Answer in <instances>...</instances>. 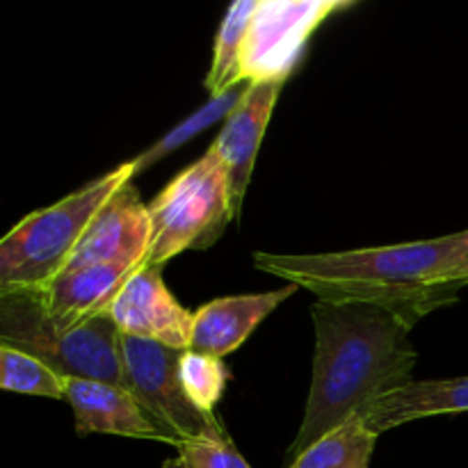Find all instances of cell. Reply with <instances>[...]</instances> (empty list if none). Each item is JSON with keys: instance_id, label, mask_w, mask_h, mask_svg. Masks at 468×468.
Instances as JSON below:
<instances>
[{"instance_id": "cell-22", "label": "cell", "mask_w": 468, "mask_h": 468, "mask_svg": "<svg viewBox=\"0 0 468 468\" xmlns=\"http://www.w3.org/2000/svg\"><path fill=\"white\" fill-rule=\"evenodd\" d=\"M466 240H468V231H466Z\"/></svg>"}, {"instance_id": "cell-15", "label": "cell", "mask_w": 468, "mask_h": 468, "mask_svg": "<svg viewBox=\"0 0 468 468\" xmlns=\"http://www.w3.org/2000/svg\"><path fill=\"white\" fill-rule=\"evenodd\" d=\"M378 437L359 414H352L300 452L288 468H368Z\"/></svg>"}, {"instance_id": "cell-14", "label": "cell", "mask_w": 468, "mask_h": 468, "mask_svg": "<svg viewBox=\"0 0 468 468\" xmlns=\"http://www.w3.org/2000/svg\"><path fill=\"white\" fill-rule=\"evenodd\" d=\"M462 411H468V378L410 382L361 410L359 416L375 434H384L411 420Z\"/></svg>"}, {"instance_id": "cell-4", "label": "cell", "mask_w": 468, "mask_h": 468, "mask_svg": "<svg viewBox=\"0 0 468 468\" xmlns=\"http://www.w3.org/2000/svg\"><path fill=\"white\" fill-rule=\"evenodd\" d=\"M0 346L30 352L64 379H99L126 387L122 332L110 314L73 329L50 320L37 291L0 295Z\"/></svg>"}, {"instance_id": "cell-5", "label": "cell", "mask_w": 468, "mask_h": 468, "mask_svg": "<svg viewBox=\"0 0 468 468\" xmlns=\"http://www.w3.org/2000/svg\"><path fill=\"white\" fill-rule=\"evenodd\" d=\"M151 247L146 263L165 265L190 250H208L236 218L227 165L210 146L183 169L149 206Z\"/></svg>"}, {"instance_id": "cell-10", "label": "cell", "mask_w": 468, "mask_h": 468, "mask_svg": "<svg viewBox=\"0 0 468 468\" xmlns=\"http://www.w3.org/2000/svg\"><path fill=\"white\" fill-rule=\"evenodd\" d=\"M283 85L286 80L250 82V90L245 91L238 108L224 119V128L219 131L218 140L210 144L227 165L233 208L238 215H240L242 199L250 187L261 142L268 131L270 117H272Z\"/></svg>"}, {"instance_id": "cell-3", "label": "cell", "mask_w": 468, "mask_h": 468, "mask_svg": "<svg viewBox=\"0 0 468 468\" xmlns=\"http://www.w3.org/2000/svg\"><path fill=\"white\" fill-rule=\"evenodd\" d=\"M133 176V163H122L58 204L21 219L0 240V295L37 291L58 277L96 213Z\"/></svg>"}, {"instance_id": "cell-7", "label": "cell", "mask_w": 468, "mask_h": 468, "mask_svg": "<svg viewBox=\"0 0 468 468\" xmlns=\"http://www.w3.org/2000/svg\"><path fill=\"white\" fill-rule=\"evenodd\" d=\"M332 12L327 0H261L238 62L240 80H288L311 35Z\"/></svg>"}, {"instance_id": "cell-11", "label": "cell", "mask_w": 468, "mask_h": 468, "mask_svg": "<svg viewBox=\"0 0 468 468\" xmlns=\"http://www.w3.org/2000/svg\"><path fill=\"white\" fill-rule=\"evenodd\" d=\"M67 402L73 410L78 437L114 434L167 443L163 430L149 419L144 407L126 387L71 378L67 379Z\"/></svg>"}, {"instance_id": "cell-13", "label": "cell", "mask_w": 468, "mask_h": 468, "mask_svg": "<svg viewBox=\"0 0 468 468\" xmlns=\"http://www.w3.org/2000/svg\"><path fill=\"white\" fill-rule=\"evenodd\" d=\"M297 291L300 286L288 283L279 291L219 297V300L208 302L195 314L190 350L224 359L236 352L254 334V329Z\"/></svg>"}, {"instance_id": "cell-17", "label": "cell", "mask_w": 468, "mask_h": 468, "mask_svg": "<svg viewBox=\"0 0 468 468\" xmlns=\"http://www.w3.org/2000/svg\"><path fill=\"white\" fill-rule=\"evenodd\" d=\"M259 3L261 0H233L229 7L222 26H219L213 62H210V71L206 76V90L210 91V96L222 94L229 87L242 82L238 76V62H240L242 46H245L251 16H254Z\"/></svg>"}, {"instance_id": "cell-12", "label": "cell", "mask_w": 468, "mask_h": 468, "mask_svg": "<svg viewBox=\"0 0 468 468\" xmlns=\"http://www.w3.org/2000/svg\"><path fill=\"white\" fill-rule=\"evenodd\" d=\"M140 268L101 263L67 270L46 286L37 288V295L58 327L73 329L87 320L110 314V306Z\"/></svg>"}, {"instance_id": "cell-20", "label": "cell", "mask_w": 468, "mask_h": 468, "mask_svg": "<svg viewBox=\"0 0 468 468\" xmlns=\"http://www.w3.org/2000/svg\"><path fill=\"white\" fill-rule=\"evenodd\" d=\"M163 468H251L238 452L231 439H195L178 446V455Z\"/></svg>"}, {"instance_id": "cell-21", "label": "cell", "mask_w": 468, "mask_h": 468, "mask_svg": "<svg viewBox=\"0 0 468 468\" xmlns=\"http://www.w3.org/2000/svg\"><path fill=\"white\" fill-rule=\"evenodd\" d=\"M329 5H332L334 9H341V7H347V5H352L355 0H327Z\"/></svg>"}, {"instance_id": "cell-8", "label": "cell", "mask_w": 468, "mask_h": 468, "mask_svg": "<svg viewBox=\"0 0 468 468\" xmlns=\"http://www.w3.org/2000/svg\"><path fill=\"white\" fill-rule=\"evenodd\" d=\"M149 206L142 204L140 195L131 181L119 187L110 197L108 204L96 213L62 272L101 263L140 268L149 259Z\"/></svg>"}, {"instance_id": "cell-16", "label": "cell", "mask_w": 468, "mask_h": 468, "mask_svg": "<svg viewBox=\"0 0 468 468\" xmlns=\"http://www.w3.org/2000/svg\"><path fill=\"white\" fill-rule=\"evenodd\" d=\"M247 90H250V80H242L238 82V85L224 90L222 94L210 96L208 103H204L197 112H192L190 117L183 119L181 123H176L172 131L165 133L151 149H146L144 154L137 155L135 160H131L133 167H135V174L144 172L146 167H151V165H155L158 160H163L165 155H169L172 151L187 144V142H190L192 137L199 135L201 131H206V128L215 126L218 122L227 119L229 114L238 108V103H240Z\"/></svg>"}, {"instance_id": "cell-2", "label": "cell", "mask_w": 468, "mask_h": 468, "mask_svg": "<svg viewBox=\"0 0 468 468\" xmlns=\"http://www.w3.org/2000/svg\"><path fill=\"white\" fill-rule=\"evenodd\" d=\"M315 355L304 420L291 446L297 457L352 414L411 382L419 352L411 327L398 315L368 304L311 306Z\"/></svg>"}, {"instance_id": "cell-19", "label": "cell", "mask_w": 468, "mask_h": 468, "mask_svg": "<svg viewBox=\"0 0 468 468\" xmlns=\"http://www.w3.org/2000/svg\"><path fill=\"white\" fill-rule=\"evenodd\" d=\"M178 378L192 405L206 414H215V407L222 400L227 387V368L222 359L213 355L186 350L178 361Z\"/></svg>"}, {"instance_id": "cell-6", "label": "cell", "mask_w": 468, "mask_h": 468, "mask_svg": "<svg viewBox=\"0 0 468 468\" xmlns=\"http://www.w3.org/2000/svg\"><path fill=\"white\" fill-rule=\"evenodd\" d=\"M126 388L137 398L149 419L163 430L167 443L181 446L195 439H229L215 414L192 405L178 378V361L186 350L122 334Z\"/></svg>"}, {"instance_id": "cell-18", "label": "cell", "mask_w": 468, "mask_h": 468, "mask_svg": "<svg viewBox=\"0 0 468 468\" xmlns=\"http://www.w3.org/2000/svg\"><path fill=\"white\" fill-rule=\"evenodd\" d=\"M0 387L23 396L67 402V379L30 352L0 346Z\"/></svg>"}, {"instance_id": "cell-9", "label": "cell", "mask_w": 468, "mask_h": 468, "mask_svg": "<svg viewBox=\"0 0 468 468\" xmlns=\"http://www.w3.org/2000/svg\"><path fill=\"white\" fill-rule=\"evenodd\" d=\"M160 270L163 265H142L110 306V318L126 336L163 343L174 350H190L195 314L174 300Z\"/></svg>"}, {"instance_id": "cell-1", "label": "cell", "mask_w": 468, "mask_h": 468, "mask_svg": "<svg viewBox=\"0 0 468 468\" xmlns=\"http://www.w3.org/2000/svg\"><path fill=\"white\" fill-rule=\"evenodd\" d=\"M254 265L323 302L378 306L414 327L432 311L455 304L468 286V240L462 231L434 240L332 254L256 251Z\"/></svg>"}]
</instances>
